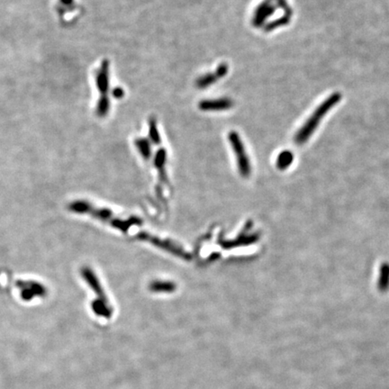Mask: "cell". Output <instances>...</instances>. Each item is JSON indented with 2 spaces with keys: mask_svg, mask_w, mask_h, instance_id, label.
<instances>
[{
  "mask_svg": "<svg viewBox=\"0 0 389 389\" xmlns=\"http://www.w3.org/2000/svg\"><path fill=\"white\" fill-rule=\"evenodd\" d=\"M342 99V94L339 92H335L329 96L325 100L319 105L318 107L312 113V115L308 117L305 124L302 125L300 129L295 134L294 140L298 145H302L307 142L309 138L312 136V134L317 129L322 120L325 117V116L330 112L331 110L336 106L338 103Z\"/></svg>",
  "mask_w": 389,
  "mask_h": 389,
  "instance_id": "cell-1",
  "label": "cell"
},
{
  "mask_svg": "<svg viewBox=\"0 0 389 389\" xmlns=\"http://www.w3.org/2000/svg\"><path fill=\"white\" fill-rule=\"evenodd\" d=\"M70 209L73 212L77 213H88L92 215H94L96 218L100 219L103 221H108L110 224H112L114 227H117L118 229L122 230V232H126V230L131 227L133 224H141V220L136 217H133L128 221H121L113 219V214L111 211L107 209H98V208H93L91 205L89 203H83V202H77L74 204H71L70 206Z\"/></svg>",
  "mask_w": 389,
  "mask_h": 389,
  "instance_id": "cell-2",
  "label": "cell"
},
{
  "mask_svg": "<svg viewBox=\"0 0 389 389\" xmlns=\"http://www.w3.org/2000/svg\"><path fill=\"white\" fill-rule=\"evenodd\" d=\"M277 10L292 11L287 0H263L254 10L252 24L254 27L265 26Z\"/></svg>",
  "mask_w": 389,
  "mask_h": 389,
  "instance_id": "cell-3",
  "label": "cell"
},
{
  "mask_svg": "<svg viewBox=\"0 0 389 389\" xmlns=\"http://www.w3.org/2000/svg\"><path fill=\"white\" fill-rule=\"evenodd\" d=\"M228 140L235 154L237 164L241 175L242 177H248L251 173V163L241 137L238 133L233 131L228 135Z\"/></svg>",
  "mask_w": 389,
  "mask_h": 389,
  "instance_id": "cell-4",
  "label": "cell"
},
{
  "mask_svg": "<svg viewBox=\"0 0 389 389\" xmlns=\"http://www.w3.org/2000/svg\"><path fill=\"white\" fill-rule=\"evenodd\" d=\"M109 67V60L104 59L101 62L100 67L96 75V84L100 97H108V91L110 87Z\"/></svg>",
  "mask_w": 389,
  "mask_h": 389,
  "instance_id": "cell-5",
  "label": "cell"
},
{
  "mask_svg": "<svg viewBox=\"0 0 389 389\" xmlns=\"http://www.w3.org/2000/svg\"><path fill=\"white\" fill-rule=\"evenodd\" d=\"M234 106L233 101L228 97H220L216 99H206L198 103V108L205 112H218L229 110Z\"/></svg>",
  "mask_w": 389,
  "mask_h": 389,
  "instance_id": "cell-6",
  "label": "cell"
},
{
  "mask_svg": "<svg viewBox=\"0 0 389 389\" xmlns=\"http://www.w3.org/2000/svg\"><path fill=\"white\" fill-rule=\"evenodd\" d=\"M139 238H140V239H144V240L149 241V242H153L155 245L162 248V249H164V250H167V251H169V252H171L172 253L177 254L178 256H183V257L187 258V253L183 251L181 248L176 246L174 243L168 242L167 241H161V240H159L158 238H155V237H152V236L149 235L147 233H142V234H140V235H139Z\"/></svg>",
  "mask_w": 389,
  "mask_h": 389,
  "instance_id": "cell-7",
  "label": "cell"
},
{
  "mask_svg": "<svg viewBox=\"0 0 389 389\" xmlns=\"http://www.w3.org/2000/svg\"><path fill=\"white\" fill-rule=\"evenodd\" d=\"M82 276L84 277V278L88 281L89 286L92 288V289H93L95 292L97 294V295L99 296V299L108 302L107 298H106V295H105V293H104V291H103V289H102L100 283H99V281H98V279L97 278L96 275L92 272V271H91L90 269H89V268L83 269Z\"/></svg>",
  "mask_w": 389,
  "mask_h": 389,
  "instance_id": "cell-8",
  "label": "cell"
},
{
  "mask_svg": "<svg viewBox=\"0 0 389 389\" xmlns=\"http://www.w3.org/2000/svg\"><path fill=\"white\" fill-rule=\"evenodd\" d=\"M91 307H92L93 312L98 316L109 319L112 315L113 309L109 305V302H106V301L101 300V299L95 300L93 301Z\"/></svg>",
  "mask_w": 389,
  "mask_h": 389,
  "instance_id": "cell-9",
  "label": "cell"
},
{
  "mask_svg": "<svg viewBox=\"0 0 389 389\" xmlns=\"http://www.w3.org/2000/svg\"><path fill=\"white\" fill-rule=\"evenodd\" d=\"M166 161H167V152H166L165 149L161 148L156 153L155 158H154V164L159 171V175H160V178L162 181H165Z\"/></svg>",
  "mask_w": 389,
  "mask_h": 389,
  "instance_id": "cell-10",
  "label": "cell"
},
{
  "mask_svg": "<svg viewBox=\"0 0 389 389\" xmlns=\"http://www.w3.org/2000/svg\"><path fill=\"white\" fill-rule=\"evenodd\" d=\"M150 290L153 292H164V293H171L175 291L176 285L171 281H154L153 283L150 284L149 286Z\"/></svg>",
  "mask_w": 389,
  "mask_h": 389,
  "instance_id": "cell-11",
  "label": "cell"
},
{
  "mask_svg": "<svg viewBox=\"0 0 389 389\" xmlns=\"http://www.w3.org/2000/svg\"><path fill=\"white\" fill-rule=\"evenodd\" d=\"M136 148L139 153L145 159H148L152 155V145L146 138H138L135 141Z\"/></svg>",
  "mask_w": 389,
  "mask_h": 389,
  "instance_id": "cell-12",
  "label": "cell"
},
{
  "mask_svg": "<svg viewBox=\"0 0 389 389\" xmlns=\"http://www.w3.org/2000/svg\"><path fill=\"white\" fill-rule=\"evenodd\" d=\"M217 80H218V78L215 75L214 72V73H206L205 75L201 76L196 79L195 85L199 89H205L210 87Z\"/></svg>",
  "mask_w": 389,
  "mask_h": 389,
  "instance_id": "cell-13",
  "label": "cell"
},
{
  "mask_svg": "<svg viewBox=\"0 0 389 389\" xmlns=\"http://www.w3.org/2000/svg\"><path fill=\"white\" fill-rule=\"evenodd\" d=\"M110 110V100L108 97H99L97 107H96V113L98 117H106L107 114Z\"/></svg>",
  "mask_w": 389,
  "mask_h": 389,
  "instance_id": "cell-14",
  "label": "cell"
},
{
  "mask_svg": "<svg viewBox=\"0 0 389 389\" xmlns=\"http://www.w3.org/2000/svg\"><path fill=\"white\" fill-rule=\"evenodd\" d=\"M293 154L290 151H284L280 153L277 159V165L278 169L285 170L289 168L290 164L293 162Z\"/></svg>",
  "mask_w": 389,
  "mask_h": 389,
  "instance_id": "cell-15",
  "label": "cell"
},
{
  "mask_svg": "<svg viewBox=\"0 0 389 389\" xmlns=\"http://www.w3.org/2000/svg\"><path fill=\"white\" fill-rule=\"evenodd\" d=\"M148 125H149V137L152 140V142H154V144H159L160 143V136H159V131L157 128V123H156V119L154 117H150L149 122H148Z\"/></svg>",
  "mask_w": 389,
  "mask_h": 389,
  "instance_id": "cell-16",
  "label": "cell"
},
{
  "mask_svg": "<svg viewBox=\"0 0 389 389\" xmlns=\"http://www.w3.org/2000/svg\"><path fill=\"white\" fill-rule=\"evenodd\" d=\"M389 283V266H383L380 271V278H379V289L385 290L388 288Z\"/></svg>",
  "mask_w": 389,
  "mask_h": 389,
  "instance_id": "cell-17",
  "label": "cell"
},
{
  "mask_svg": "<svg viewBox=\"0 0 389 389\" xmlns=\"http://www.w3.org/2000/svg\"><path fill=\"white\" fill-rule=\"evenodd\" d=\"M228 71H229L228 64L224 62V63L219 64L217 69L214 71V73H215V75L218 78V79H220V78H222L226 76V74L228 73Z\"/></svg>",
  "mask_w": 389,
  "mask_h": 389,
  "instance_id": "cell-18",
  "label": "cell"
},
{
  "mask_svg": "<svg viewBox=\"0 0 389 389\" xmlns=\"http://www.w3.org/2000/svg\"><path fill=\"white\" fill-rule=\"evenodd\" d=\"M112 96L115 98H117V99L122 98L124 96V89H122V88H120V87H117V88L113 89Z\"/></svg>",
  "mask_w": 389,
  "mask_h": 389,
  "instance_id": "cell-19",
  "label": "cell"
}]
</instances>
